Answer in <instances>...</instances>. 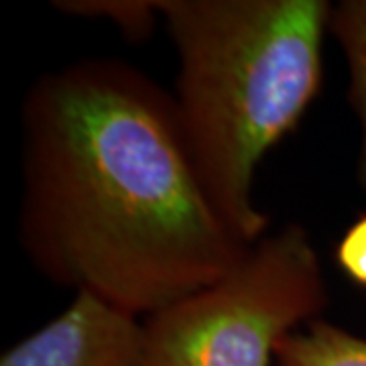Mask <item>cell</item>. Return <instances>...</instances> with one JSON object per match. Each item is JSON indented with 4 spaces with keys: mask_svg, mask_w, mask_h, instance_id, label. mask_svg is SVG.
Here are the masks:
<instances>
[{
    "mask_svg": "<svg viewBox=\"0 0 366 366\" xmlns=\"http://www.w3.org/2000/svg\"><path fill=\"white\" fill-rule=\"evenodd\" d=\"M327 303L300 224L262 236L208 287L143 320V366H271L277 346Z\"/></svg>",
    "mask_w": 366,
    "mask_h": 366,
    "instance_id": "obj_3",
    "label": "cell"
},
{
    "mask_svg": "<svg viewBox=\"0 0 366 366\" xmlns=\"http://www.w3.org/2000/svg\"><path fill=\"white\" fill-rule=\"evenodd\" d=\"M0 366H143V322L88 293L2 354Z\"/></svg>",
    "mask_w": 366,
    "mask_h": 366,
    "instance_id": "obj_4",
    "label": "cell"
},
{
    "mask_svg": "<svg viewBox=\"0 0 366 366\" xmlns=\"http://www.w3.org/2000/svg\"><path fill=\"white\" fill-rule=\"evenodd\" d=\"M19 238L49 281L137 317L212 285L250 249L209 202L173 96L106 57L26 92Z\"/></svg>",
    "mask_w": 366,
    "mask_h": 366,
    "instance_id": "obj_1",
    "label": "cell"
},
{
    "mask_svg": "<svg viewBox=\"0 0 366 366\" xmlns=\"http://www.w3.org/2000/svg\"><path fill=\"white\" fill-rule=\"evenodd\" d=\"M179 55L173 96L209 202L242 242L267 228L252 187L262 155L322 88L326 0H159Z\"/></svg>",
    "mask_w": 366,
    "mask_h": 366,
    "instance_id": "obj_2",
    "label": "cell"
},
{
    "mask_svg": "<svg viewBox=\"0 0 366 366\" xmlns=\"http://www.w3.org/2000/svg\"><path fill=\"white\" fill-rule=\"evenodd\" d=\"M327 31L340 43L348 66V98L360 120V182L366 189V0H344L332 9Z\"/></svg>",
    "mask_w": 366,
    "mask_h": 366,
    "instance_id": "obj_6",
    "label": "cell"
},
{
    "mask_svg": "<svg viewBox=\"0 0 366 366\" xmlns=\"http://www.w3.org/2000/svg\"><path fill=\"white\" fill-rule=\"evenodd\" d=\"M64 13L84 14V16H102L112 19L129 37H144L159 13V0H71L55 2Z\"/></svg>",
    "mask_w": 366,
    "mask_h": 366,
    "instance_id": "obj_7",
    "label": "cell"
},
{
    "mask_svg": "<svg viewBox=\"0 0 366 366\" xmlns=\"http://www.w3.org/2000/svg\"><path fill=\"white\" fill-rule=\"evenodd\" d=\"M338 262L354 283L366 287V216L348 228L338 247Z\"/></svg>",
    "mask_w": 366,
    "mask_h": 366,
    "instance_id": "obj_8",
    "label": "cell"
},
{
    "mask_svg": "<svg viewBox=\"0 0 366 366\" xmlns=\"http://www.w3.org/2000/svg\"><path fill=\"white\" fill-rule=\"evenodd\" d=\"M274 360L277 366H366V338L315 317L277 346Z\"/></svg>",
    "mask_w": 366,
    "mask_h": 366,
    "instance_id": "obj_5",
    "label": "cell"
}]
</instances>
